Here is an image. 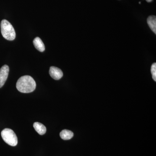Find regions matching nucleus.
<instances>
[{
    "mask_svg": "<svg viewBox=\"0 0 156 156\" xmlns=\"http://www.w3.org/2000/svg\"><path fill=\"white\" fill-rule=\"evenodd\" d=\"M16 87L19 92L30 93L33 92L36 87V83L33 78L30 76H24L18 79Z\"/></svg>",
    "mask_w": 156,
    "mask_h": 156,
    "instance_id": "f257e3e1",
    "label": "nucleus"
},
{
    "mask_svg": "<svg viewBox=\"0 0 156 156\" xmlns=\"http://www.w3.org/2000/svg\"><path fill=\"white\" fill-rule=\"evenodd\" d=\"M1 32L3 37L9 41H13L16 37V33L13 26L6 20H3L1 23Z\"/></svg>",
    "mask_w": 156,
    "mask_h": 156,
    "instance_id": "f03ea898",
    "label": "nucleus"
},
{
    "mask_svg": "<svg viewBox=\"0 0 156 156\" xmlns=\"http://www.w3.org/2000/svg\"><path fill=\"white\" fill-rule=\"evenodd\" d=\"M1 135L3 140L7 144L11 146H15L17 145L18 142L17 137L13 130L9 128H5L1 132Z\"/></svg>",
    "mask_w": 156,
    "mask_h": 156,
    "instance_id": "7ed1b4c3",
    "label": "nucleus"
},
{
    "mask_svg": "<svg viewBox=\"0 0 156 156\" xmlns=\"http://www.w3.org/2000/svg\"><path fill=\"white\" fill-rule=\"evenodd\" d=\"M9 68L7 65L3 66L0 69V88L4 86L9 76Z\"/></svg>",
    "mask_w": 156,
    "mask_h": 156,
    "instance_id": "20e7f679",
    "label": "nucleus"
},
{
    "mask_svg": "<svg viewBox=\"0 0 156 156\" xmlns=\"http://www.w3.org/2000/svg\"><path fill=\"white\" fill-rule=\"evenodd\" d=\"M49 74L51 77L55 80H59L63 76V73L60 69L55 67L51 66L49 70Z\"/></svg>",
    "mask_w": 156,
    "mask_h": 156,
    "instance_id": "39448f33",
    "label": "nucleus"
},
{
    "mask_svg": "<svg viewBox=\"0 0 156 156\" xmlns=\"http://www.w3.org/2000/svg\"><path fill=\"white\" fill-rule=\"evenodd\" d=\"M33 44L35 48H36L38 51L41 52H43L44 51L45 49L44 44L40 38L37 37L34 39Z\"/></svg>",
    "mask_w": 156,
    "mask_h": 156,
    "instance_id": "423d86ee",
    "label": "nucleus"
},
{
    "mask_svg": "<svg viewBox=\"0 0 156 156\" xmlns=\"http://www.w3.org/2000/svg\"><path fill=\"white\" fill-rule=\"evenodd\" d=\"M33 126L36 131L40 135H44L46 133L47 128L41 123L36 122L34 123Z\"/></svg>",
    "mask_w": 156,
    "mask_h": 156,
    "instance_id": "0eeeda50",
    "label": "nucleus"
},
{
    "mask_svg": "<svg viewBox=\"0 0 156 156\" xmlns=\"http://www.w3.org/2000/svg\"><path fill=\"white\" fill-rule=\"evenodd\" d=\"M148 25L153 31L156 34V17L155 16H150L147 19Z\"/></svg>",
    "mask_w": 156,
    "mask_h": 156,
    "instance_id": "6e6552de",
    "label": "nucleus"
},
{
    "mask_svg": "<svg viewBox=\"0 0 156 156\" xmlns=\"http://www.w3.org/2000/svg\"><path fill=\"white\" fill-rule=\"evenodd\" d=\"M74 134L72 131L69 130H62L60 133V136L62 139L64 140H68L71 139L73 136Z\"/></svg>",
    "mask_w": 156,
    "mask_h": 156,
    "instance_id": "1a4fd4ad",
    "label": "nucleus"
},
{
    "mask_svg": "<svg viewBox=\"0 0 156 156\" xmlns=\"http://www.w3.org/2000/svg\"><path fill=\"white\" fill-rule=\"evenodd\" d=\"M151 73L152 78L154 80L156 81V63L155 62L152 65L151 67Z\"/></svg>",
    "mask_w": 156,
    "mask_h": 156,
    "instance_id": "9d476101",
    "label": "nucleus"
},
{
    "mask_svg": "<svg viewBox=\"0 0 156 156\" xmlns=\"http://www.w3.org/2000/svg\"><path fill=\"white\" fill-rule=\"evenodd\" d=\"M146 1L147 2H151L153 0H146Z\"/></svg>",
    "mask_w": 156,
    "mask_h": 156,
    "instance_id": "9b49d317",
    "label": "nucleus"
},
{
    "mask_svg": "<svg viewBox=\"0 0 156 156\" xmlns=\"http://www.w3.org/2000/svg\"><path fill=\"white\" fill-rule=\"evenodd\" d=\"M139 4H141V2H139Z\"/></svg>",
    "mask_w": 156,
    "mask_h": 156,
    "instance_id": "f8f14e48",
    "label": "nucleus"
}]
</instances>
